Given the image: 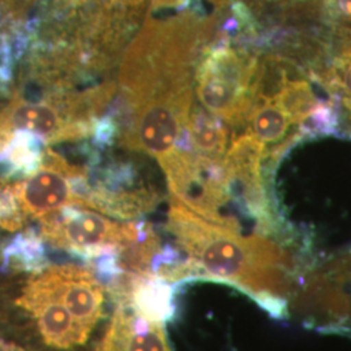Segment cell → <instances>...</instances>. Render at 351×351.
I'll return each instance as SVG.
<instances>
[{"instance_id": "13", "label": "cell", "mask_w": 351, "mask_h": 351, "mask_svg": "<svg viewBox=\"0 0 351 351\" xmlns=\"http://www.w3.org/2000/svg\"><path fill=\"white\" fill-rule=\"evenodd\" d=\"M25 220L13 185H3L0 182V226L7 230H17L25 224Z\"/></svg>"}, {"instance_id": "1", "label": "cell", "mask_w": 351, "mask_h": 351, "mask_svg": "<svg viewBox=\"0 0 351 351\" xmlns=\"http://www.w3.org/2000/svg\"><path fill=\"white\" fill-rule=\"evenodd\" d=\"M169 226L186 254L178 265L181 281L215 278L245 290L275 315L287 311L298 271L291 254L277 242L211 223L181 204L171 208Z\"/></svg>"}, {"instance_id": "3", "label": "cell", "mask_w": 351, "mask_h": 351, "mask_svg": "<svg viewBox=\"0 0 351 351\" xmlns=\"http://www.w3.org/2000/svg\"><path fill=\"white\" fill-rule=\"evenodd\" d=\"M259 63L229 49L215 51L202 64L198 75V97L203 106L229 121H239L255 97Z\"/></svg>"}, {"instance_id": "8", "label": "cell", "mask_w": 351, "mask_h": 351, "mask_svg": "<svg viewBox=\"0 0 351 351\" xmlns=\"http://www.w3.org/2000/svg\"><path fill=\"white\" fill-rule=\"evenodd\" d=\"M62 126L56 110L38 101L16 99L0 112V130L11 134L12 130L29 133L32 136L51 137Z\"/></svg>"}, {"instance_id": "7", "label": "cell", "mask_w": 351, "mask_h": 351, "mask_svg": "<svg viewBox=\"0 0 351 351\" xmlns=\"http://www.w3.org/2000/svg\"><path fill=\"white\" fill-rule=\"evenodd\" d=\"M189 94L178 99H162L141 110L138 137L142 147L156 156H167L175 147L189 107Z\"/></svg>"}, {"instance_id": "9", "label": "cell", "mask_w": 351, "mask_h": 351, "mask_svg": "<svg viewBox=\"0 0 351 351\" xmlns=\"http://www.w3.org/2000/svg\"><path fill=\"white\" fill-rule=\"evenodd\" d=\"M129 302L147 319L164 323L173 317V287L158 275H133L130 277Z\"/></svg>"}, {"instance_id": "10", "label": "cell", "mask_w": 351, "mask_h": 351, "mask_svg": "<svg viewBox=\"0 0 351 351\" xmlns=\"http://www.w3.org/2000/svg\"><path fill=\"white\" fill-rule=\"evenodd\" d=\"M249 136L262 146L277 145L295 124L291 114L274 95L256 94L249 112Z\"/></svg>"}, {"instance_id": "2", "label": "cell", "mask_w": 351, "mask_h": 351, "mask_svg": "<svg viewBox=\"0 0 351 351\" xmlns=\"http://www.w3.org/2000/svg\"><path fill=\"white\" fill-rule=\"evenodd\" d=\"M16 306L36 320L45 343L58 350L84 346L99 323L104 289L90 271L78 265H52L26 281Z\"/></svg>"}, {"instance_id": "12", "label": "cell", "mask_w": 351, "mask_h": 351, "mask_svg": "<svg viewBox=\"0 0 351 351\" xmlns=\"http://www.w3.org/2000/svg\"><path fill=\"white\" fill-rule=\"evenodd\" d=\"M191 141L198 151L210 158H217L226 149V129L207 113L198 112L190 123Z\"/></svg>"}, {"instance_id": "5", "label": "cell", "mask_w": 351, "mask_h": 351, "mask_svg": "<svg viewBox=\"0 0 351 351\" xmlns=\"http://www.w3.org/2000/svg\"><path fill=\"white\" fill-rule=\"evenodd\" d=\"M99 351H172L163 323L139 313L129 301L119 302Z\"/></svg>"}, {"instance_id": "4", "label": "cell", "mask_w": 351, "mask_h": 351, "mask_svg": "<svg viewBox=\"0 0 351 351\" xmlns=\"http://www.w3.org/2000/svg\"><path fill=\"white\" fill-rule=\"evenodd\" d=\"M42 234L53 246L94 259L104 251L124 247L133 226H119L98 213L64 207L42 220Z\"/></svg>"}, {"instance_id": "6", "label": "cell", "mask_w": 351, "mask_h": 351, "mask_svg": "<svg viewBox=\"0 0 351 351\" xmlns=\"http://www.w3.org/2000/svg\"><path fill=\"white\" fill-rule=\"evenodd\" d=\"M13 188L25 217L43 220L80 202L73 197L66 177L51 167L39 169L24 182L14 184Z\"/></svg>"}, {"instance_id": "11", "label": "cell", "mask_w": 351, "mask_h": 351, "mask_svg": "<svg viewBox=\"0 0 351 351\" xmlns=\"http://www.w3.org/2000/svg\"><path fill=\"white\" fill-rule=\"evenodd\" d=\"M4 265L38 272L45 268V250L38 239L33 233L20 234L3 251Z\"/></svg>"}]
</instances>
